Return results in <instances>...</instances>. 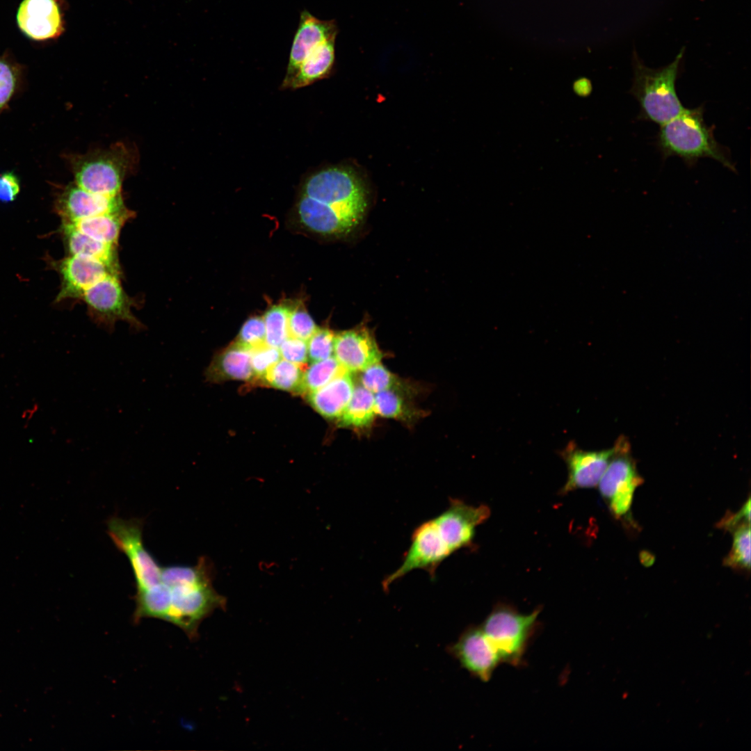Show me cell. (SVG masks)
<instances>
[{
  "label": "cell",
  "instance_id": "1",
  "mask_svg": "<svg viewBox=\"0 0 751 751\" xmlns=\"http://www.w3.org/2000/svg\"><path fill=\"white\" fill-rule=\"evenodd\" d=\"M365 191L355 174L341 167L321 170L302 185L296 204L298 219L308 230L322 235L350 232L363 218Z\"/></svg>",
  "mask_w": 751,
  "mask_h": 751
},
{
  "label": "cell",
  "instance_id": "8",
  "mask_svg": "<svg viewBox=\"0 0 751 751\" xmlns=\"http://www.w3.org/2000/svg\"><path fill=\"white\" fill-rule=\"evenodd\" d=\"M142 519L113 516L107 522V532L115 547L127 557L136 581V590L150 588L161 582V568L145 549Z\"/></svg>",
  "mask_w": 751,
  "mask_h": 751
},
{
  "label": "cell",
  "instance_id": "29",
  "mask_svg": "<svg viewBox=\"0 0 751 751\" xmlns=\"http://www.w3.org/2000/svg\"><path fill=\"white\" fill-rule=\"evenodd\" d=\"M725 565L743 569L750 567V527L744 524L738 528L734 535L733 544Z\"/></svg>",
  "mask_w": 751,
  "mask_h": 751
},
{
  "label": "cell",
  "instance_id": "32",
  "mask_svg": "<svg viewBox=\"0 0 751 751\" xmlns=\"http://www.w3.org/2000/svg\"><path fill=\"white\" fill-rule=\"evenodd\" d=\"M334 333L329 329L318 328L307 341L308 357L312 362L325 360L334 354Z\"/></svg>",
  "mask_w": 751,
  "mask_h": 751
},
{
  "label": "cell",
  "instance_id": "22",
  "mask_svg": "<svg viewBox=\"0 0 751 751\" xmlns=\"http://www.w3.org/2000/svg\"><path fill=\"white\" fill-rule=\"evenodd\" d=\"M133 217L134 212L127 208L123 211L103 213L70 224L97 241L118 246L123 226Z\"/></svg>",
  "mask_w": 751,
  "mask_h": 751
},
{
  "label": "cell",
  "instance_id": "24",
  "mask_svg": "<svg viewBox=\"0 0 751 751\" xmlns=\"http://www.w3.org/2000/svg\"><path fill=\"white\" fill-rule=\"evenodd\" d=\"M304 366L280 360L266 373L263 379L273 387L302 394Z\"/></svg>",
  "mask_w": 751,
  "mask_h": 751
},
{
  "label": "cell",
  "instance_id": "10",
  "mask_svg": "<svg viewBox=\"0 0 751 751\" xmlns=\"http://www.w3.org/2000/svg\"><path fill=\"white\" fill-rule=\"evenodd\" d=\"M615 451L598 485L611 512L620 517L630 509L636 489L642 483L634 462L629 457V444L620 439Z\"/></svg>",
  "mask_w": 751,
  "mask_h": 751
},
{
  "label": "cell",
  "instance_id": "14",
  "mask_svg": "<svg viewBox=\"0 0 751 751\" xmlns=\"http://www.w3.org/2000/svg\"><path fill=\"white\" fill-rule=\"evenodd\" d=\"M450 651L463 668L483 681H489L501 663L481 627L467 629Z\"/></svg>",
  "mask_w": 751,
  "mask_h": 751
},
{
  "label": "cell",
  "instance_id": "25",
  "mask_svg": "<svg viewBox=\"0 0 751 751\" xmlns=\"http://www.w3.org/2000/svg\"><path fill=\"white\" fill-rule=\"evenodd\" d=\"M346 372L334 357L313 362L303 374L302 394L316 390Z\"/></svg>",
  "mask_w": 751,
  "mask_h": 751
},
{
  "label": "cell",
  "instance_id": "20",
  "mask_svg": "<svg viewBox=\"0 0 751 751\" xmlns=\"http://www.w3.org/2000/svg\"><path fill=\"white\" fill-rule=\"evenodd\" d=\"M346 371L322 387L306 394L313 408L328 418H339L353 395L355 385Z\"/></svg>",
  "mask_w": 751,
  "mask_h": 751
},
{
  "label": "cell",
  "instance_id": "4",
  "mask_svg": "<svg viewBox=\"0 0 751 751\" xmlns=\"http://www.w3.org/2000/svg\"><path fill=\"white\" fill-rule=\"evenodd\" d=\"M703 106L686 108L680 115L661 125L657 144L663 156H675L686 163L710 158L736 172L729 150L716 140L713 128L704 122Z\"/></svg>",
  "mask_w": 751,
  "mask_h": 751
},
{
  "label": "cell",
  "instance_id": "12",
  "mask_svg": "<svg viewBox=\"0 0 751 751\" xmlns=\"http://www.w3.org/2000/svg\"><path fill=\"white\" fill-rule=\"evenodd\" d=\"M16 19L22 33L35 41L56 39L65 30L60 0H22Z\"/></svg>",
  "mask_w": 751,
  "mask_h": 751
},
{
  "label": "cell",
  "instance_id": "13",
  "mask_svg": "<svg viewBox=\"0 0 751 751\" xmlns=\"http://www.w3.org/2000/svg\"><path fill=\"white\" fill-rule=\"evenodd\" d=\"M615 451V446L603 451H584L574 442H569L561 451L568 473L562 492L597 485Z\"/></svg>",
  "mask_w": 751,
  "mask_h": 751
},
{
  "label": "cell",
  "instance_id": "36",
  "mask_svg": "<svg viewBox=\"0 0 751 751\" xmlns=\"http://www.w3.org/2000/svg\"><path fill=\"white\" fill-rule=\"evenodd\" d=\"M19 191V180L15 173L0 174V202L6 203L15 200Z\"/></svg>",
  "mask_w": 751,
  "mask_h": 751
},
{
  "label": "cell",
  "instance_id": "28",
  "mask_svg": "<svg viewBox=\"0 0 751 751\" xmlns=\"http://www.w3.org/2000/svg\"><path fill=\"white\" fill-rule=\"evenodd\" d=\"M360 373L361 385L373 394L387 389L401 388V383L398 378L380 362L371 365Z\"/></svg>",
  "mask_w": 751,
  "mask_h": 751
},
{
  "label": "cell",
  "instance_id": "23",
  "mask_svg": "<svg viewBox=\"0 0 751 751\" xmlns=\"http://www.w3.org/2000/svg\"><path fill=\"white\" fill-rule=\"evenodd\" d=\"M376 415L374 394L362 385L354 388L344 412L339 418L343 426L360 428L369 426Z\"/></svg>",
  "mask_w": 751,
  "mask_h": 751
},
{
  "label": "cell",
  "instance_id": "21",
  "mask_svg": "<svg viewBox=\"0 0 751 751\" xmlns=\"http://www.w3.org/2000/svg\"><path fill=\"white\" fill-rule=\"evenodd\" d=\"M61 233L70 255H76L101 261L120 274L118 246L97 241L70 223H62Z\"/></svg>",
  "mask_w": 751,
  "mask_h": 751
},
{
  "label": "cell",
  "instance_id": "38",
  "mask_svg": "<svg viewBox=\"0 0 751 751\" xmlns=\"http://www.w3.org/2000/svg\"><path fill=\"white\" fill-rule=\"evenodd\" d=\"M577 85L578 87L576 88V89L579 90V92L580 93L586 94L590 90V85L589 82L586 80H582L579 81Z\"/></svg>",
  "mask_w": 751,
  "mask_h": 751
},
{
  "label": "cell",
  "instance_id": "26",
  "mask_svg": "<svg viewBox=\"0 0 751 751\" xmlns=\"http://www.w3.org/2000/svg\"><path fill=\"white\" fill-rule=\"evenodd\" d=\"M289 307L275 305L264 314L263 319L266 329V344L278 348L289 337L288 320Z\"/></svg>",
  "mask_w": 751,
  "mask_h": 751
},
{
  "label": "cell",
  "instance_id": "17",
  "mask_svg": "<svg viewBox=\"0 0 751 751\" xmlns=\"http://www.w3.org/2000/svg\"><path fill=\"white\" fill-rule=\"evenodd\" d=\"M338 28L334 20H321L304 10L295 33L284 76H289L297 67L306 52L317 44L336 38Z\"/></svg>",
  "mask_w": 751,
  "mask_h": 751
},
{
  "label": "cell",
  "instance_id": "15",
  "mask_svg": "<svg viewBox=\"0 0 751 751\" xmlns=\"http://www.w3.org/2000/svg\"><path fill=\"white\" fill-rule=\"evenodd\" d=\"M60 275L61 285L56 301L81 299L83 293L109 274H117L104 263L76 255H69L55 262Z\"/></svg>",
  "mask_w": 751,
  "mask_h": 751
},
{
  "label": "cell",
  "instance_id": "33",
  "mask_svg": "<svg viewBox=\"0 0 751 751\" xmlns=\"http://www.w3.org/2000/svg\"><path fill=\"white\" fill-rule=\"evenodd\" d=\"M250 350L251 366L255 378L263 379L267 371L281 357L278 348L266 344Z\"/></svg>",
  "mask_w": 751,
  "mask_h": 751
},
{
  "label": "cell",
  "instance_id": "11",
  "mask_svg": "<svg viewBox=\"0 0 751 751\" xmlns=\"http://www.w3.org/2000/svg\"><path fill=\"white\" fill-rule=\"evenodd\" d=\"M55 207L62 223H73L84 218L127 209L122 194L113 197L97 195L82 188L74 182L62 188L56 200Z\"/></svg>",
  "mask_w": 751,
  "mask_h": 751
},
{
  "label": "cell",
  "instance_id": "3",
  "mask_svg": "<svg viewBox=\"0 0 751 751\" xmlns=\"http://www.w3.org/2000/svg\"><path fill=\"white\" fill-rule=\"evenodd\" d=\"M211 570L207 560L201 558L195 565L186 566L177 584L167 586L170 608L165 621L181 629L191 639L197 636L206 617L225 606V598L213 587Z\"/></svg>",
  "mask_w": 751,
  "mask_h": 751
},
{
  "label": "cell",
  "instance_id": "18",
  "mask_svg": "<svg viewBox=\"0 0 751 751\" xmlns=\"http://www.w3.org/2000/svg\"><path fill=\"white\" fill-rule=\"evenodd\" d=\"M335 39L326 40L309 49L294 72L284 78L282 88L298 89L327 76L334 62Z\"/></svg>",
  "mask_w": 751,
  "mask_h": 751
},
{
  "label": "cell",
  "instance_id": "27",
  "mask_svg": "<svg viewBox=\"0 0 751 751\" xmlns=\"http://www.w3.org/2000/svg\"><path fill=\"white\" fill-rule=\"evenodd\" d=\"M399 389H390L374 394L376 414L394 419H406L409 416L410 411Z\"/></svg>",
  "mask_w": 751,
  "mask_h": 751
},
{
  "label": "cell",
  "instance_id": "31",
  "mask_svg": "<svg viewBox=\"0 0 751 751\" xmlns=\"http://www.w3.org/2000/svg\"><path fill=\"white\" fill-rule=\"evenodd\" d=\"M289 336L307 341L318 329L314 320L302 307L289 308Z\"/></svg>",
  "mask_w": 751,
  "mask_h": 751
},
{
  "label": "cell",
  "instance_id": "6",
  "mask_svg": "<svg viewBox=\"0 0 751 751\" xmlns=\"http://www.w3.org/2000/svg\"><path fill=\"white\" fill-rule=\"evenodd\" d=\"M683 54L684 49L674 61L659 69L645 66L636 54L633 55V79L629 93L639 103L640 118L661 126L686 109L675 88Z\"/></svg>",
  "mask_w": 751,
  "mask_h": 751
},
{
  "label": "cell",
  "instance_id": "35",
  "mask_svg": "<svg viewBox=\"0 0 751 751\" xmlns=\"http://www.w3.org/2000/svg\"><path fill=\"white\" fill-rule=\"evenodd\" d=\"M278 349L284 360L302 366H306L308 360L307 341L289 336Z\"/></svg>",
  "mask_w": 751,
  "mask_h": 751
},
{
  "label": "cell",
  "instance_id": "5",
  "mask_svg": "<svg viewBox=\"0 0 751 751\" xmlns=\"http://www.w3.org/2000/svg\"><path fill=\"white\" fill-rule=\"evenodd\" d=\"M137 163L136 150L122 142L107 149L72 155L70 159L75 184L90 193L108 197L122 194L123 181Z\"/></svg>",
  "mask_w": 751,
  "mask_h": 751
},
{
  "label": "cell",
  "instance_id": "9",
  "mask_svg": "<svg viewBox=\"0 0 751 751\" xmlns=\"http://www.w3.org/2000/svg\"><path fill=\"white\" fill-rule=\"evenodd\" d=\"M81 300L86 303L95 323L110 332L118 321H125L138 330L144 328L132 312L135 301L124 291L119 275L106 276L88 288Z\"/></svg>",
  "mask_w": 751,
  "mask_h": 751
},
{
  "label": "cell",
  "instance_id": "7",
  "mask_svg": "<svg viewBox=\"0 0 751 751\" xmlns=\"http://www.w3.org/2000/svg\"><path fill=\"white\" fill-rule=\"evenodd\" d=\"M540 613L538 608L522 614L510 606L499 604L486 617L480 627L501 663L514 666L522 663Z\"/></svg>",
  "mask_w": 751,
  "mask_h": 751
},
{
  "label": "cell",
  "instance_id": "34",
  "mask_svg": "<svg viewBox=\"0 0 751 751\" xmlns=\"http://www.w3.org/2000/svg\"><path fill=\"white\" fill-rule=\"evenodd\" d=\"M238 342L251 349L266 344V329L263 318H248L241 327Z\"/></svg>",
  "mask_w": 751,
  "mask_h": 751
},
{
  "label": "cell",
  "instance_id": "16",
  "mask_svg": "<svg viewBox=\"0 0 751 751\" xmlns=\"http://www.w3.org/2000/svg\"><path fill=\"white\" fill-rule=\"evenodd\" d=\"M382 354L365 328L344 331L334 337V357L349 373L360 372L380 362Z\"/></svg>",
  "mask_w": 751,
  "mask_h": 751
},
{
  "label": "cell",
  "instance_id": "2",
  "mask_svg": "<svg viewBox=\"0 0 751 751\" xmlns=\"http://www.w3.org/2000/svg\"><path fill=\"white\" fill-rule=\"evenodd\" d=\"M490 513L486 506H475L451 499L444 511L414 530L402 563L385 578L383 588L387 590L394 582L416 570H424L435 579L442 562L472 543L476 527L487 519Z\"/></svg>",
  "mask_w": 751,
  "mask_h": 751
},
{
  "label": "cell",
  "instance_id": "37",
  "mask_svg": "<svg viewBox=\"0 0 751 751\" xmlns=\"http://www.w3.org/2000/svg\"><path fill=\"white\" fill-rule=\"evenodd\" d=\"M750 500L749 499L738 512L729 518H726L721 524L726 528H732L737 526L740 523H742L743 524H750Z\"/></svg>",
  "mask_w": 751,
  "mask_h": 751
},
{
  "label": "cell",
  "instance_id": "19",
  "mask_svg": "<svg viewBox=\"0 0 751 751\" xmlns=\"http://www.w3.org/2000/svg\"><path fill=\"white\" fill-rule=\"evenodd\" d=\"M250 357V348L238 341L234 343L213 357L206 371L207 380L218 382L255 379Z\"/></svg>",
  "mask_w": 751,
  "mask_h": 751
},
{
  "label": "cell",
  "instance_id": "30",
  "mask_svg": "<svg viewBox=\"0 0 751 751\" xmlns=\"http://www.w3.org/2000/svg\"><path fill=\"white\" fill-rule=\"evenodd\" d=\"M20 67L7 56H0V111L15 92L20 77Z\"/></svg>",
  "mask_w": 751,
  "mask_h": 751
}]
</instances>
